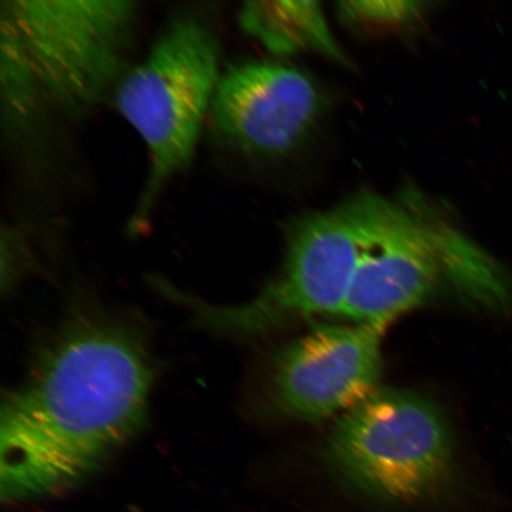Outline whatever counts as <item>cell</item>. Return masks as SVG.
I'll use <instances>...</instances> for the list:
<instances>
[{"label": "cell", "instance_id": "obj_1", "mask_svg": "<svg viewBox=\"0 0 512 512\" xmlns=\"http://www.w3.org/2000/svg\"><path fill=\"white\" fill-rule=\"evenodd\" d=\"M152 382L142 343L123 326L87 320L62 332L3 399V501L54 495L92 475L142 430Z\"/></svg>", "mask_w": 512, "mask_h": 512}, {"label": "cell", "instance_id": "obj_2", "mask_svg": "<svg viewBox=\"0 0 512 512\" xmlns=\"http://www.w3.org/2000/svg\"><path fill=\"white\" fill-rule=\"evenodd\" d=\"M362 258L338 315L386 324L452 296L483 309H512L507 271L422 198L390 200L367 192Z\"/></svg>", "mask_w": 512, "mask_h": 512}, {"label": "cell", "instance_id": "obj_3", "mask_svg": "<svg viewBox=\"0 0 512 512\" xmlns=\"http://www.w3.org/2000/svg\"><path fill=\"white\" fill-rule=\"evenodd\" d=\"M323 458L345 489L387 508L437 503L456 479L445 415L405 389L380 387L344 413L325 441Z\"/></svg>", "mask_w": 512, "mask_h": 512}, {"label": "cell", "instance_id": "obj_4", "mask_svg": "<svg viewBox=\"0 0 512 512\" xmlns=\"http://www.w3.org/2000/svg\"><path fill=\"white\" fill-rule=\"evenodd\" d=\"M214 31L196 17L174 19L145 59L115 87V106L145 143L150 170L134 222H143L162 190L195 155L204 118L222 76Z\"/></svg>", "mask_w": 512, "mask_h": 512}, {"label": "cell", "instance_id": "obj_5", "mask_svg": "<svg viewBox=\"0 0 512 512\" xmlns=\"http://www.w3.org/2000/svg\"><path fill=\"white\" fill-rule=\"evenodd\" d=\"M137 11L130 0L2 3L44 98L68 114L91 110L123 79Z\"/></svg>", "mask_w": 512, "mask_h": 512}, {"label": "cell", "instance_id": "obj_6", "mask_svg": "<svg viewBox=\"0 0 512 512\" xmlns=\"http://www.w3.org/2000/svg\"><path fill=\"white\" fill-rule=\"evenodd\" d=\"M368 232L367 195L305 216L287 235L283 267L249 302L215 306L192 303L211 328L256 335L317 315H338L360 264Z\"/></svg>", "mask_w": 512, "mask_h": 512}, {"label": "cell", "instance_id": "obj_7", "mask_svg": "<svg viewBox=\"0 0 512 512\" xmlns=\"http://www.w3.org/2000/svg\"><path fill=\"white\" fill-rule=\"evenodd\" d=\"M386 324L320 325L274 356L268 396L286 418L347 413L380 388Z\"/></svg>", "mask_w": 512, "mask_h": 512}, {"label": "cell", "instance_id": "obj_8", "mask_svg": "<svg viewBox=\"0 0 512 512\" xmlns=\"http://www.w3.org/2000/svg\"><path fill=\"white\" fill-rule=\"evenodd\" d=\"M323 111L318 86L287 64L254 61L222 73L211 119L220 136L249 155L284 157L297 150Z\"/></svg>", "mask_w": 512, "mask_h": 512}, {"label": "cell", "instance_id": "obj_9", "mask_svg": "<svg viewBox=\"0 0 512 512\" xmlns=\"http://www.w3.org/2000/svg\"><path fill=\"white\" fill-rule=\"evenodd\" d=\"M241 28L275 55L318 53L348 63L317 2H247Z\"/></svg>", "mask_w": 512, "mask_h": 512}, {"label": "cell", "instance_id": "obj_10", "mask_svg": "<svg viewBox=\"0 0 512 512\" xmlns=\"http://www.w3.org/2000/svg\"><path fill=\"white\" fill-rule=\"evenodd\" d=\"M2 112L11 130L29 124L44 98L40 82L15 31L0 19Z\"/></svg>", "mask_w": 512, "mask_h": 512}, {"label": "cell", "instance_id": "obj_11", "mask_svg": "<svg viewBox=\"0 0 512 512\" xmlns=\"http://www.w3.org/2000/svg\"><path fill=\"white\" fill-rule=\"evenodd\" d=\"M421 2H343L339 11L349 22L366 27L392 28L418 18L425 10Z\"/></svg>", "mask_w": 512, "mask_h": 512}]
</instances>
